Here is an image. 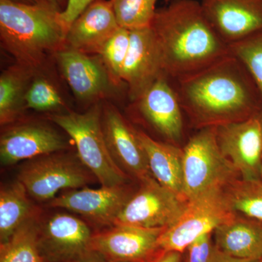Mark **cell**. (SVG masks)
Here are the masks:
<instances>
[{
    "label": "cell",
    "instance_id": "obj_1",
    "mask_svg": "<svg viewBox=\"0 0 262 262\" xmlns=\"http://www.w3.org/2000/svg\"><path fill=\"white\" fill-rule=\"evenodd\" d=\"M177 82L181 106L198 129L241 121L262 108L252 77L230 53Z\"/></svg>",
    "mask_w": 262,
    "mask_h": 262
},
{
    "label": "cell",
    "instance_id": "obj_2",
    "mask_svg": "<svg viewBox=\"0 0 262 262\" xmlns=\"http://www.w3.org/2000/svg\"><path fill=\"white\" fill-rule=\"evenodd\" d=\"M151 29L163 70L175 80L199 72L229 54L226 44L208 21L201 3L174 0L157 10Z\"/></svg>",
    "mask_w": 262,
    "mask_h": 262
},
{
    "label": "cell",
    "instance_id": "obj_3",
    "mask_svg": "<svg viewBox=\"0 0 262 262\" xmlns=\"http://www.w3.org/2000/svg\"><path fill=\"white\" fill-rule=\"evenodd\" d=\"M61 10L41 0L25 5L0 0V39L16 63L35 72L48 55L66 46Z\"/></svg>",
    "mask_w": 262,
    "mask_h": 262
},
{
    "label": "cell",
    "instance_id": "obj_4",
    "mask_svg": "<svg viewBox=\"0 0 262 262\" xmlns=\"http://www.w3.org/2000/svg\"><path fill=\"white\" fill-rule=\"evenodd\" d=\"M51 120L72 138L77 156L103 187L126 184L128 177L113 159L102 127V106L96 103L84 113L58 114Z\"/></svg>",
    "mask_w": 262,
    "mask_h": 262
},
{
    "label": "cell",
    "instance_id": "obj_5",
    "mask_svg": "<svg viewBox=\"0 0 262 262\" xmlns=\"http://www.w3.org/2000/svg\"><path fill=\"white\" fill-rule=\"evenodd\" d=\"M184 195L188 201L224 190L241 179L232 163L222 154L215 127L198 129L183 148Z\"/></svg>",
    "mask_w": 262,
    "mask_h": 262
},
{
    "label": "cell",
    "instance_id": "obj_6",
    "mask_svg": "<svg viewBox=\"0 0 262 262\" xmlns=\"http://www.w3.org/2000/svg\"><path fill=\"white\" fill-rule=\"evenodd\" d=\"M95 179L78 156L62 151L27 160L18 176L29 195L39 202L51 201L61 190L87 187Z\"/></svg>",
    "mask_w": 262,
    "mask_h": 262
},
{
    "label": "cell",
    "instance_id": "obj_7",
    "mask_svg": "<svg viewBox=\"0 0 262 262\" xmlns=\"http://www.w3.org/2000/svg\"><path fill=\"white\" fill-rule=\"evenodd\" d=\"M94 234L83 220L64 212L40 218L39 247L46 262L103 260L92 248Z\"/></svg>",
    "mask_w": 262,
    "mask_h": 262
},
{
    "label": "cell",
    "instance_id": "obj_8",
    "mask_svg": "<svg viewBox=\"0 0 262 262\" xmlns=\"http://www.w3.org/2000/svg\"><path fill=\"white\" fill-rule=\"evenodd\" d=\"M224 190L215 191L189 201L186 211L173 225L165 229L158 244L163 251L184 253L186 248L204 234L236 216Z\"/></svg>",
    "mask_w": 262,
    "mask_h": 262
},
{
    "label": "cell",
    "instance_id": "obj_9",
    "mask_svg": "<svg viewBox=\"0 0 262 262\" xmlns=\"http://www.w3.org/2000/svg\"><path fill=\"white\" fill-rule=\"evenodd\" d=\"M184 196L160 185L156 180L142 183L117 215L114 225L168 228L187 208Z\"/></svg>",
    "mask_w": 262,
    "mask_h": 262
},
{
    "label": "cell",
    "instance_id": "obj_10",
    "mask_svg": "<svg viewBox=\"0 0 262 262\" xmlns=\"http://www.w3.org/2000/svg\"><path fill=\"white\" fill-rule=\"evenodd\" d=\"M222 154L245 180H261L262 108L241 121L215 127Z\"/></svg>",
    "mask_w": 262,
    "mask_h": 262
},
{
    "label": "cell",
    "instance_id": "obj_11",
    "mask_svg": "<svg viewBox=\"0 0 262 262\" xmlns=\"http://www.w3.org/2000/svg\"><path fill=\"white\" fill-rule=\"evenodd\" d=\"M166 228L113 225L94 234L92 248L110 262H148L160 251L158 241Z\"/></svg>",
    "mask_w": 262,
    "mask_h": 262
},
{
    "label": "cell",
    "instance_id": "obj_12",
    "mask_svg": "<svg viewBox=\"0 0 262 262\" xmlns=\"http://www.w3.org/2000/svg\"><path fill=\"white\" fill-rule=\"evenodd\" d=\"M202 10L228 46L262 31V0H201Z\"/></svg>",
    "mask_w": 262,
    "mask_h": 262
},
{
    "label": "cell",
    "instance_id": "obj_13",
    "mask_svg": "<svg viewBox=\"0 0 262 262\" xmlns=\"http://www.w3.org/2000/svg\"><path fill=\"white\" fill-rule=\"evenodd\" d=\"M102 127L110 153L120 168L141 184L155 180L137 130L116 108L110 105L102 108Z\"/></svg>",
    "mask_w": 262,
    "mask_h": 262
},
{
    "label": "cell",
    "instance_id": "obj_14",
    "mask_svg": "<svg viewBox=\"0 0 262 262\" xmlns=\"http://www.w3.org/2000/svg\"><path fill=\"white\" fill-rule=\"evenodd\" d=\"M132 194L126 184L98 189L85 187L67 190L48 204L82 215L96 225L111 227Z\"/></svg>",
    "mask_w": 262,
    "mask_h": 262
},
{
    "label": "cell",
    "instance_id": "obj_15",
    "mask_svg": "<svg viewBox=\"0 0 262 262\" xmlns=\"http://www.w3.org/2000/svg\"><path fill=\"white\" fill-rule=\"evenodd\" d=\"M165 75L159 46L151 27L130 31V44L122 72L130 99L136 102Z\"/></svg>",
    "mask_w": 262,
    "mask_h": 262
},
{
    "label": "cell",
    "instance_id": "obj_16",
    "mask_svg": "<svg viewBox=\"0 0 262 262\" xmlns=\"http://www.w3.org/2000/svg\"><path fill=\"white\" fill-rule=\"evenodd\" d=\"M63 138L47 125L24 123L7 129L0 138V160L5 166L63 151Z\"/></svg>",
    "mask_w": 262,
    "mask_h": 262
},
{
    "label": "cell",
    "instance_id": "obj_17",
    "mask_svg": "<svg viewBox=\"0 0 262 262\" xmlns=\"http://www.w3.org/2000/svg\"><path fill=\"white\" fill-rule=\"evenodd\" d=\"M136 102L143 117L166 142L179 146L184 134L183 108L168 76L160 77Z\"/></svg>",
    "mask_w": 262,
    "mask_h": 262
},
{
    "label": "cell",
    "instance_id": "obj_18",
    "mask_svg": "<svg viewBox=\"0 0 262 262\" xmlns=\"http://www.w3.org/2000/svg\"><path fill=\"white\" fill-rule=\"evenodd\" d=\"M56 55L65 80L78 99L94 101L108 94L114 83L99 56L66 46Z\"/></svg>",
    "mask_w": 262,
    "mask_h": 262
},
{
    "label": "cell",
    "instance_id": "obj_19",
    "mask_svg": "<svg viewBox=\"0 0 262 262\" xmlns=\"http://www.w3.org/2000/svg\"><path fill=\"white\" fill-rule=\"evenodd\" d=\"M112 0L91 3L71 24L66 47L85 54L98 55L103 45L120 28Z\"/></svg>",
    "mask_w": 262,
    "mask_h": 262
},
{
    "label": "cell",
    "instance_id": "obj_20",
    "mask_svg": "<svg viewBox=\"0 0 262 262\" xmlns=\"http://www.w3.org/2000/svg\"><path fill=\"white\" fill-rule=\"evenodd\" d=\"M215 247L242 259L262 260V222L236 215L213 232Z\"/></svg>",
    "mask_w": 262,
    "mask_h": 262
},
{
    "label": "cell",
    "instance_id": "obj_21",
    "mask_svg": "<svg viewBox=\"0 0 262 262\" xmlns=\"http://www.w3.org/2000/svg\"><path fill=\"white\" fill-rule=\"evenodd\" d=\"M137 134L155 180L163 187L185 198L183 149L170 143L155 140L143 131L137 130Z\"/></svg>",
    "mask_w": 262,
    "mask_h": 262
},
{
    "label": "cell",
    "instance_id": "obj_22",
    "mask_svg": "<svg viewBox=\"0 0 262 262\" xmlns=\"http://www.w3.org/2000/svg\"><path fill=\"white\" fill-rule=\"evenodd\" d=\"M27 189L19 180L1 188L0 191V242L9 239L26 221L39 214L29 199Z\"/></svg>",
    "mask_w": 262,
    "mask_h": 262
},
{
    "label": "cell",
    "instance_id": "obj_23",
    "mask_svg": "<svg viewBox=\"0 0 262 262\" xmlns=\"http://www.w3.org/2000/svg\"><path fill=\"white\" fill-rule=\"evenodd\" d=\"M34 71L23 65L11 66L0 76V123L15 121L26 108L25 96Z\"/></svg>",
    "mask_w": 262,
    "mask_h": 262
},
{
    "label": "cell",
    "instance_id": "obj_24",
    "mask_svg": "<svg viewBox=\"0 0 262 262\" xmlns=\"http://www.w3.org/2000/svg\"><path fill=\"white\" fill-rule=\"evenodd\" d=\"M40 214L20 226L0 245V262H46L39 247Z\"/></svg>",
    "mask_w": 262,
    "mask_h": 262
},
{
    "label": "cell",
    "instance_id": "obj_25",
    "mask_svg": "<svg viewBox=\"0 0 262 262\" xmlns=\"http://www.w3.org/2000/svg\"><path fill=\"white\" fill-rule=\"evenodd\" d=\"M229 206L236 215L262 222V181L238 179L225 189Z\"/></svg>",
    "mask_w": 262,
    "mask_h": 262
},
{
    "label": "cell",
    "instance_id": "obj_26",
    "mask_svg": "<svg viewBox=\"0 0 262 262\" xmlns=\"http://www.w3.org/2000/svg\"><path fill=\"white\" fill-rule=\"evenodd\" d=\"M117 23L129 31L149 28L156 14L158 0H112Z\"/></svg>",
    "mask_w": 262,
    "mask_h": 262
},
{
    "label": "cell",
    "instance_id": "obj_27",
    "mask_svg": "<svg viewBox=\"0 0 262 262\" xmlns=\"http://www.w3.org/2000/svg\"><path fill=\"white\" fill-rule=\"evenodd\" d=\"M130 44V31L120 27L103 45L98 56L101 58L113 83L122 81V72Z\"/></svg>",
    "mask_w": 262,
    "mask_h": 262
},
{
    "label": "cell",
    "instance_id": "obj_28",
    "mask_svg": "<svg viewBox=\"0 0 262 262\" xmlns=\"http://www.w3.org/2000/svg\"><path fill=\"white\" fill-rule=\"evenodd\" d=\"M229 53L247 69L262 96V31L229 46Z\"/></svg>",
    "mask_w": 262,
    "mask_h": 262
},
{
    "label": "cell",
    "instance_id": "obj_29",
    "mask_svg": "<svg viewBox=\"0 0 262 262\" xmlns=\"http://www.w3.org/2000/svg\"><path fill=\"white\" fill-rule=\"evenodd\" d=\"M26 108L37 112H50L61 107L63 99L56 88L44 78H37L29 84L25 96Z\"/></svg>",
    "mask_w": 262,
    "mask_h": 262
},
{
    "label": "cell",
    "instance_id": "obj_30",
    "mask_svg": "<svg viewBox=\"0 0 262 262\" xmlns=\"http://www.w3.org/2000/svg\"><path fill=\"white\" fill-rule=\"evenodd\" d=\"M213 232L204 234L189 245L185 251L184 262H210L215 249Z\"/></svg>",
    "mask_w": 262,
    "mask_h": 262
},
{
    "label": "cell",
    "instance_id": "obj_31",
    "mask_svg": "<svg viewBox=\"0 0 262 262\" xmlns=\"http://www.w3.org/2000/svg\"><path fill=\"white\" fill-rule=\"evenodd\" d=\"M97 0H68L65 10L60 13V19L66 31L91 3Z\"/></svg>",
    "mask_w": 262,
    "mask_h": 262
},
{
    "label": "cell",
    "instance_id": "obj_32",
    "mask_svg": "<svg viewBox=\"0 0 262 262\" xmlns=\"http://www.w3.org/2000/svg\"><path fill=\"white\" fill-rule=\"evenodd\" d=\"M182 253L178 251H163L161 249L154 258L148 262H182Z\"/></svg>",
    "mask_w": 262,
    "mask_h": 262
},
{
    "label": "cell",
    "instance_id": "obj_33",
    "mask_svg": "<svg viewBox=\"0 0 262 262\" xmlns=\"http://www.w3.org/2000/svg\"><path fill=\"white\" fill-rule=\"evenodd\" d=\"M256 260L242 259L229 256L215 247L210 262H260Z\"/></svg>",
    "mask_w": 262,
    "mask_h": 262
},
{
    "label": "cell",
    "instance_id": "obj_34",
    "mask_svg": "<svg viewBox=\"0 0 262 262\" xmlns=\"http://www.w3.org/2000/svg\"><path fill=\"white\" fill-rule=\"evenodd\" d=\"M43 1L46 2V3L56 7V8L61 10V7H63L66 3H67H67H68L67 0H43Z\"/></svg>",
    "mask_w": 262,
    "mask_h": 262
},
{
    "label": "cell",
    "instance_id": "obj_35",
    "mask_svg": "<svg viewBox=\"0 0 262 262\" xmlns=\"http://www.w3.org/2000/svg\"><path fill=\"white\" fill-rule=\"evenodd\" d=\"M10 1L14 2V3H20V4L25 5H35L39 3L41 0H10Z\"/></svg>",
    "mask_w": 262,
    "mask_h": 262
},
{
    "label": "cell",
    "instance_id": "obj_36",
    "mask_svg": "<svg viewBox=\"0 0 262 262\" xmlns=\"http://www.w3.org/2000/svg\"><path fill=\"white\" fill-rule=\"evenodd\" d=\"M91 262H110V261H104V260H100V261H91Z\"/></svg>",
    "mask_w": 262,
    "mask_h": 262
},
{
    "label": "cell",
    "instance_id": "obj_37",
    "mask_svg": "<svg viewBox=\"0 0 262 262\" xmlns=\"http://www.w3.org/2000/svg\"><path fill=\"white\" fill-rule=\"evenodd\" d=\"M261 181H262V168H261Z\"/></svg>",
    "mask_w": 262,
    "mask_h": 262
},
{
    "label": "cell",
    "instance_id": "obj_38",
    "mask_svg": "<svg viewBox=\"0 0 262 262\" xmlns=\"http://www.w3.org/2000/svg\"><path fill=\"white\" fill-rule=\"evenodd\" d=\"M260 262H262L261 260V261H260Z\"/></svg>",
    "mask_w": 262,
    "mask_h": 262
},
{
    "label": "cell",
    "instance_id": "obj_39",
    "mask_svg": "<svg viewBox=\"0 0 262 262\" xmlns=\"http://www.w3.org/2000/svg\"><path fill=\"white\" fill-rule=\"evenodd\" d=\"M261 261H262V260H261Z\"/></svg>",
    "mask_w": 262,
    "mask_h": 262
}]
</instances>
